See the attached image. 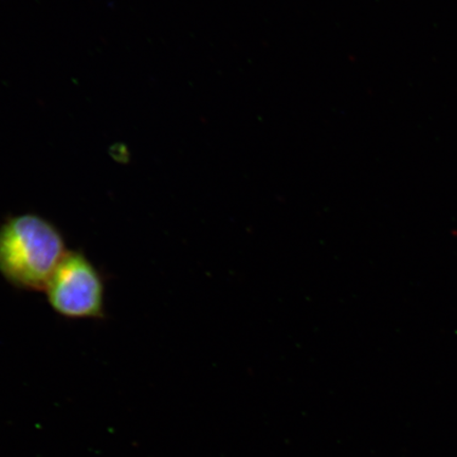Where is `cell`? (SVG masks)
I'll list each match as a JSON object with an SVG mask.
<instances>
[{
	"label": "cell",
	"instance_id": "obj_1",
	"mask_svg": "<svg viewBox=\"0 0 457 457\" xmlns=\"http://www.w3.org/2000/svg\"><path fill=\"white\" fill-rule=\"evenodd\" d=\"M67 251L59 228L41 215L17 214L0 225V274L17 289L45 291Z\"/></svg>",
	"mask_w": 457,
	"mask_h": 457
},
{
	"label": "cell",
	"instance_id": "obj_2",
	"mask_svg": "<svg viewBox=\"0 0 457 457\" xmlns=\"http://www.w3.org/2000/svg\"><path fill=\"white\" fill-rule=\"evenodd\" d=\"M45 293L50 307L62 317L73 320L104 317V279L94 262L79 251H67Z\"/></svg>",
	"mask_w": 457,
	"mask_h": 457
},
{
	"label": "cell",
	"instance_id": "obj_3",
	"mask_svg": "<svg viewBox=\"0 0 457 457\" xmlns=\"http://www.w3.org/2000/svg\"><path fill=\"white\" fill-rule=\"evenodd\" d=\"M111 155L119 162H127L129 156V148L123 143H117L111 147Z\"/></svg>",
	"mask_w": 457,
	"mask_h": 457
}]
</instances>
